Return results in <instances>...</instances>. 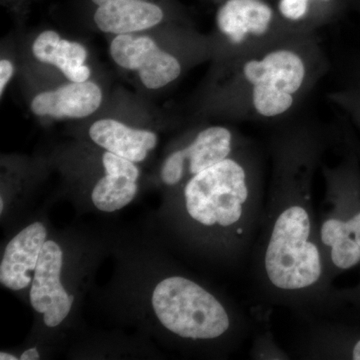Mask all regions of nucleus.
I'll return each instance as SVG.
<instances>
[{"label":"nucleus","instance_id":"nucleus-1","mask_svg":"<svg viewBox=\"0 0 360 360\" xmlns=\"http://www.w3.org/2000/svg\"><path fill=\"white\" fill-rule=\"evenodd\" d=\"M281 123L269 141L271 180L253 248V277L274 304L304 315L328 314L341 302L319 238L314 180L328 148L316 123Z\"/></svg>","mask_w":360,"mask_h":360},{"label":"nucleus","instance_id":"nucleus-2","mask_svg":"<svg viewBox=\"0 0 360 360\" xmlns=\"http://www.w3.org/2000/svg\"><path fill=\"white\" fill-rule=\"evenodd\" d=\"M317 34L286 35L255 51L215 59L198 99L201 115L245 122L288 120L330 70Z\"/></svg>","mask_w":360,"mask_h":360},{"label":"nucleus","instance_id":"nucleus-3","mask_svg":"<svg viewBox=\"0 0 360 360\" xmlns=\"http://www.w3.org/2000/svg\"><path fill=\"white\" fill-rule=\"evenodd\" d=\"M187 219L214 236L221 252L241 259L252 248L264 210L262 162L248 141L224 160L187 180L182 191Z\"/></svg>","mask_w":360,"mask_h":360},{"label":"nucleus","instance_id":"nucleus-4","mask_svg":"<svg viewBox=\"0 0 360 360\" xmlns=\"http://www.w3.org/2000/svg\"><path fill=\"white\" fill-rule=\"evenodd\" d=\"M153 311L160 323L182 340L212 341L246 336V317L233 314L220 298L186 276L161 281L153 290Z\"/></svg>","mask_w":360,"mask_h":360},{"label":"nucleus","instance_id":"nucleus-5","mask_svg":"<svg viewBox=\"0 0 360 360\" xmlns=\"http://www.w3.org/2000/svg\"><path fill=\"white\" fill-rule=\"evenodd\" d=\"M326 184L319 217V238L328 276L360 264V184L352 163L330 167L322 162Z\"/></svg>","mask_w":360,"mask_h":360},{"label":"nucleus","instance_id":"nucleus-6","mask_svg":"<svg viewBox=\"0 0 360 360\" xmlns=\"http://www.w3.org/2000/svg\"><path fill=\"white\" fill-rule=\"evenodd\" d=\"M215 22L217 34L212 37L214 59L239 56L297 34L264 0H226L217 11Z\"/></svg>","mask_w":360,"mask_h":360},{"label":"nucleus","instance_id":"nucleus-7","mask_svg":"<svg viewBox=\"0 0 360 360\" xmlns=\"http://www.w3.org/2000/svg\"><path fill=\"white\" fill-rule=\"evenodd\" d=\"M110 53L116 65L136 73L143 86L150 90L165 89L176 82L184 73V58L200 60L207 56L167 51L141 33L115 35Z\"/></svg>","mask_w":360,"mask_h":360},{"label":"nucleus","instance_id":"nucleus-8","mask_svg":"<svg viewBox=\"0 0 360 360\" xmlns=\"http://www.w3.org/2000/svg\"><path fill=\"white\" fill-rule=\"evenodd\" d=\"M245 142L238 132L225 125L201 127L184 146L165 158L161 179L168 186L186 184L194 175L231 156Z\"/></svg>","mask_w":360,"mask_h":360},{"label":"nucleus","instance_id":"nucleus-9","mask_svg":"<svg viewBox=\"0 0 360 360\" xmlns=\"http://www.w3.org/2000/svg\"><path fill=\"white\" fill-rule=\"evenodd\" d=\"M63 253L56 241L46 240L30 288V303L35 311L44 314L49 328L59 326L70 314L75 296L70 295L60 281Z\"/></svg>","mask_w":360,"mask_h":360},{"label":"nucleus","instance_id":"nucleus-10","mask_svg":"<svg viewBox=\"0 0 360 360\" xmlns=\"http://www.w3.org/2000/svg\"><path fill=\"white\" fill-rule=\"evenodd\" d=\"M94 22L101 32L131 34L151 30L163 22L165 11L153 0H91Z\"/></svg>","mask_w":360,"mask_h":360},{"label":"nucleus","instance_id":"nucleus-11","mask_svg":"<svg viewBox=\"0 0 360 360\" xmlns=\"http://www.w3.org/2000/svg\"><path fill=\"white\" fill-rule=\"evenodd\" d=\"M103 101V89L92 80L70 82L33 97L30 110L40 117L79 120L94 115Z\"/></svg>","mask_w":360,"mask_h":360},{"label":"nucleus","instance_id":"nucleus-12","mask_svg":"<svg viewBox=\"0 0 360 360\" xmlns=\"http://www.w3.org/2000/svg\"><path fill=\"white\" fill-rule=\"evenodd\" d=\"M47 231L41 222H33L14 236L0 264V283L8 290H25L32 283L40 253L46 243Z\"/></svg>","mask_w":360,"mask_h":360},{"label":"nucleus","instance_id":"nucleus-13","mask_svg":"<svg viewBox=\"0 0 360 360\" xmlns=\"http://www.w3.org/2000/svg\"><path fill=\"white\" fill-rule=\"evenodd\" d=\"M103 165L105 175L92 189L91 200L101 212H116L134 200L141 172L134 161L108 151L104 153Z\"/></svg>","mask_w":360,"mask_h":360},{"label":"nucleus","instance_id":"nucleus-14","mask_svg":"<svg viewBox=\"0 0 360 360\" xmlns=\"http://www.w3.org/2000/svg\"><path fill=\"white\" fill-rule=\"evenodd\" d=\"M89 137L104 150L135 163L146 160L158 142L155 132L134 129L112 118H101L92 123Z\"/></svg>","mask_w":360,"mask_h":360},{"label":"nucleus","instance_id":"nucleus-15","mask_svg":"<svg viewBox=\"0 0 360 360\" xmlns=\"http://www.w3.org/2000/svg\"><path fill=\"white\" fill-rule=\"evenodd\" d=\"M37 60L58 68L68 82H87L91 70L86 65L89 51L84 44L63 39L54 30L40 32L32 44Z\"/></svg>","mask_w":360,"mask_h":360},{"label":"nucleus","instance_id":"nucleus-16","mask_svg":"<svg viewBox=\"0 0 360 360\" xmlns=\"http://www.w3.org/2000/svg\"><path fill=\"white\" fill-rule=\"evenodd\" d=\"M303 350L309 359L360 360V336L323 324L310 331Z\"/></svg>","mask_w":360,"mask_h":360},{"label":"nucleus","instance_id":"nucleus-17","mask_svg":"<svg viewBox=\"0 0 360 360\" xmlns=\"http://www.w3.org/2000/svg\"><path fill=\"white\" fill-rule=\"evenodd\" d=\"M333 0H279L277 13L295 33L316 32L317 21L312 11L314 4H328Z\"/></svg>","mask_w":360,"mask_h":360},{"label":"nucleus","instance_id":"nucleus-18","mask_svg":"<svg viewBox=\"0 0 360 360\" xmlns=\"http://www.w3.org/2000/svg\"><path fill=\"white\" fill-rule=\"evenodd\" d=\"M14 75L13 61L7 58L0 60V96H4L7 84L11 82Z\"/></svg>","mask_w":360,"mask_h":360},{"label":"nucleus","instance_id":"nucleus-19","mask_svg":"<svg viewBox=\"0 0 360 360\" xmlns=\"http://www.w3.org/2000/svg\"><path fill=\"white\" fill-rule=\"evenodd\" d=\"M338 295L341 300H360V284L359 288L347 291L338 290Z\"/></svg>","mask_w":360,"mask_h":360},{"label":"nucleus","instance_id":"nucleus-20","mask_svg":"<svg viewBox=\"0 0 360 360\" xmlns=\"http://www.w3.org/2000/svg\"><path fill=\"white\" fill-rule=\"evenodd\" d=\"M21 360H37L39 359V352H37V348H30V349L25 350L20 356Z\"/></svg>","mask_w":360,"mask_h":360},{"label":"nucleus","instance_id":"nucleus-21","mask_svg":"<svg viewBox=\"0 0 360 360\" xmlns=\"http://www.w3.org/2000/svg\"><path fill=\"white\" fill-rule=\"evenodd\" d=\"M0 359L1 360H18V357L14 356L13 354H6V352H2L0 354Z\"/></svg>","mask_w":360,"mask_h":360},{"label":"nucleus","instance_id":"nucleus-22","mask_svg":"<svg viewBox=\"0 0 360 360\" xmlns=\"http://www.w3.org/2000/svg\"><path fill=\"white\" fill-rule=\"evenodd\" d=\"M4 198H1V200H0V212H4Z\"/></svg>","mask_w":360,"mask_h":360}]
</instances>
